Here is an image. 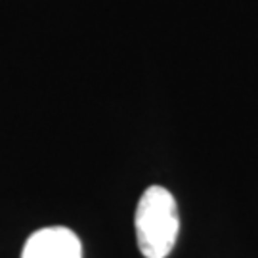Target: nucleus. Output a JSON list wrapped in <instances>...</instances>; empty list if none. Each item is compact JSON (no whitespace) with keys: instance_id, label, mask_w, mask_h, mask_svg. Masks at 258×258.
Returning <instances> with one entry per match:
<instances>
[{"instance_id":"obj_1","label":"nucleus","mask_w":258,"mask_h":258,"mask_svg":"<svg viewBox=\"0 0 258 258\" xmlns=\"http://www.w3.org/2000/svg\"><path fill=\"white\" fill-rule=\"evenodd\" d=\"M136 239L146 258H166L174 247L180 218L174 195L166 187H148L136 207Z\"/></svg>"},{"instance_id":"obj_2","label":"nucleus","mask_w":258,"mask_h":258,"mask_svg":"<svg viewBox=\"0 0 258 258\" xmlns=\"http://www.w3.org/2000/svg\"><path fill=\"white\" fill-rule=\"evenodd\" d=\"M21 258H83V245L69 228H42L27 239Z\"/></svg>"}]
</instances>
